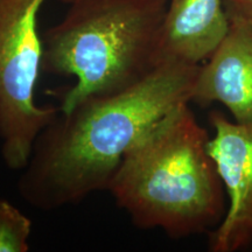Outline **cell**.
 <instances>
[{
  "label": "cell",
  "mask_w": 252,
  "mask_h": 252,
  "mask_svg": "<svg viewBox=\"0 0 252 252\" xmlns=\"http://www.w3.org/2000/svg\"><path fill=\"white\" fill-rule=\"evenodd\" d=\"M201 64L161 62L130 89L82 99L40 132L18 180L20 196L50 212L108 190L135 141L182 105L190 104Z\"/></svg>",
  "instance_id": "cell-1"
},
{
  "label": "cell",
  "mask_w": 252,
  "mask_h": 252,
  "mask_svg": "<svg viewBox=\"0 0 252 252\" xmlns=\"http://www.w3.org/2000/svg\"><path fill=\"white\" fill-rule=\"evenodd\" d=\"M209 138L189 104H182L128 150L108 191L137 228L180 239L220 224L228 200Z\"/></svg>",
  "instance_id": "cell-2"
},
{
  "label": "cell",
  "mask_w": 252,
  "mask_h": 252,
  "mask_svg": "<svg viewBox=\"0 0 252 252\" xmlns=\"http://www.w3.org/2000/svg\"><path fill=\"white\" fill-rule=\"evenodd\" d=\"M43 35L42 71L74 78L60 111L130 89L158 64L168 0H70Z\"/></svg>",
  "instance_id": "cell-3"
},
{
  "label": "cell",
  "mask_w": 252,
  "mask_h": 252,
  "mask_svg": "<svg viewBox=\"0 0 252 252\" xmlns=\"http://www.w3.org/2000/svg\"><path fill=\"white\" fill-rule=\"evenodd\" d=\"M46 1L0 0V143L5 165L14 171L27 165L37 135L60 112L35 96L43 58L39 13Z\"/></svg>",
  "instance_id": "cell-4"
},
{
  "label": "cell",
  "mask_w": 252,
  "mask_h": 252,
  "mask_svg": "<svg viewBox=\"0 0 252 252\" xmlns=\"http://www.w3.org/2000/svg\"><path fill=\"white\" fill-rule=\"evenodd\" d=\"M214 134L208 151L224 186L228 206L209 236L212 252L252 251V123H238L222 112L209 113Z\"/></svg>",
  "instance_id": "cell-5"
},
{
  "label": "cell",
  "mask_w": 252,
  "mask_h": 252,
  "mask_svg": "<svg viewBox=\"0 0 252 252\" xmlns=\"http://www.w3.org/2000/svg\"><path fill=\"white\" fill-rule=\"evenodd\" d=\"M190 103L224 105L232 119L252 123V25L230 23L228 33L198 69Z\"/></svg>",
  "instance_id": "cell-6"
},
{
  "label": "cell",
  "mask_w": 252,
  "mask_h": 252,
  "mask_svg": "<svg viewBox=\"0 0 252 252\" xmlns=\"http://www.w3.org/2000/svg\"><path fill=\"white\" fill-rule=\"evenodd\" d=\"M229 27L223 0H168L158 61L202 64Z\"/></svg>",
  "instance_id": "cell-7"
},
{
  "label": "cell",
  "mask_w": 252,
  "mask_h": 252,
  "mask_svg": "<svg viewBox=\"0 0 252 252\" xmlns=\"http://www.w3.org/2000/svg\"><path fill=\"white\" fill-rule=\"evenodd\" d=\"M32 220L7 200H0V252L30 250Z\"/></svg>",
  "instance_id": "cell-8"
},
{
  "label": "cell",
  "mask_w": 252,
  "mask_h": 252,
  "mask_svg": "<svg viewBox=\"0 0 252 252\" xmlns=\"http://www.w3.org/2000/svg\"><path fill=\"white\" fill-rule=\"evenodd\" d=\"M229 23L252 25V0H223Z\"/></svg>",
  "instance_id": "cell-9"
}]
</instances>
